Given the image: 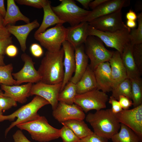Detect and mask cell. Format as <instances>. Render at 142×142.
Returning <instances> with one entry per match:
<instances>
[{"instance_id": "6da1fadb", "label": "cell", "mask_w": 142, "mask_h": 142, "mask_svg": "<svg viewBox=\"0 0 142 142\" xmlns=\"http://www.w3.org/2000/svg\"><path fill=\"white\" fill-rule=\"evenodd\" d=\"M64 57L62 47L57 51L46 52L38 70L42 78L40 82L50 84L62 82L64 74Z\"/></svg>"}, {"instance_id": "7a4b0ae2", "label": "cell", "mask_w": 142, "mask_h": 142, "mask_svg": "<svg viewBox=\"0 0 142 142\" xmlns=\"http://www.w3.org/2000/svg\"><path fill=\"white\" fill-rule=\"evenodd\" d=\"M85 118L93 128L94 133L108 139H111L120 128V123L110 109L90 113Z\"/></svg>"}, {"instance_id": "3957f363", "label": "cell", "mask_w": 142, "mask_h": 142, "mask_svg": "<svg viewBox=\"0 0 142 142\" xmlns=\"http://www.w3.org/2000/svg\"><path fill=\"white\" fill-rule=\"evenodd\" d=\"M21 130L27 131L32 139L40 142H47L60 137V129L50 125L44 116L35 118L16 126Z\"/></svg>"}, {"instance_id": "277c9868", "label": "cell", "mask_w": 142, "mask_h": 142, "mask_svg": "<svg viewBox=\"0 0 142 142\" xmlns=\"http://www.w3.org/2000/svg\"><path fill=\"white\" fill-rule=\"evenodd\" d=\"M49 104V103L45 99L36 95L31 102L22 106L12 114L0 115V122L6 120L12 121L17 118L16 120L12 122L6 129L5 137L11 129L15 126L32 120L39 116L38 111L42 107Z\"/></svg>"}, {"instance_id": "5b68a950", "label": "cell", "mask_w": 142, "mask_h": 142, "mask_svg": "<svg viewBox=\"0 0 142 142\" xmlns=\"http://www.w3.org/2000/svg\"><path fill=\"white\" fill-rule=\"evenodd\" d=\"M131 29L128 27L113 32L101 31L89 25V36L97 37L108 47L114 48L121 55L125 46L130 42Z\"/></svg>"}, {"instance_id": "8992f818", "label": "cell", "mask_w": 142, "mask_h": 142, "mask_svg": "<svg viewBox=\"0 0 142 142\" xmlns=\"http://www.w3.org/2000/svg\"><path fill=\"white\" fill-rule=\"evenodd\" d=\"M59 5L51 7L52 9L62 21L69 23L71 26L78 24L91 11L82 8L78 6L74 1L60 0Z\"/></svg>"}, {"instance_id": "52a82bcc", "label": "cell", "mask_w": 142, "mask_h": 142, "mask_svg": "<svg viewBox=\"0 0 142 142\" xmlns=\"http://www.w3.org/2000/svg\"><path fill=\"white\" fill-rule=\"evenodd\" d=\"M84 44L85 52L90 61L89 65L93 70L100 64L109 62L113 54L114 51L106 48L97 37L89 36Z\"/></svg>"}, {"instance_id": "ba28073f", "label": "cell", "mask_w": 142, "mask_h": 142, "mask_svg": "<svg viewBox=\"0 0 142 142\" xmlns=\"http://www.w3.org/2000/svg\"><path fill=\"white\" fill-rule=\"evenodd\" d=\"M67 28L62 23L56 24L43 32L34 34L35 39L47 51L55 52L60 50L63 42L65 40Z\"/></svg>"}, {"instance_id": "9c48e42d", "label": "cell", "mask_w": 142, "mask_h": 142, "mask_svg": "<svg viewBox=\"0 0 142 142\" xmlns=\"http://www.w3.org/2000/svg\"><path fill=\"white\" fill-rule=\"evenodd\" d=\"M108 99L106 93L97 89L77 94L74 103L80 107L84 112L87 113L91 110L97 111L106 108Z\"/></svg>"}, {"instance_id": "30bf717a", "label": "cell", "mask_w": 142, "mask_h": 142, "mask_svg": "<svg viewBox=\"0 0 142 142\" xmlns=\"http://www.w3.org/2000/svg\"><path fill=\"white\" fill-rule=\"evenodd\" d=\"M121 9L96 19L88 22L89 25L99 31L113 32L127 27L123 22Z\"/></svg>"}, {"instance_id": "8fae6325", "label": "cell", "mask_w": 142, "mask_h": 142, "mask_svg": "<svg viewBox=\"0 0 142 142\" xmlns=\"http://www.w3.org/2000/svg\"><path fill=\"white\" fill-rule=\"evenodd\" d=\"M115 114L119 122L132 129L142 140V104Z\"/></svg>"}, {"instance_id": "7c38bea8", "label": "cell", "mask_w": 142, "mask_h": 142, "mask_svg": "<svg viewBox=\"0 0 142 142\" xmlns=\"http://www.w3.org/2000/svg\"><path fill=\"white\" fill-rule=\"evenodd\" d=\"M21 58L24 63L23 68L19 72L12 74L16 81V85H19L24 83H36L40 82L41 77L35 68V63L32 58L25 53L22 54Z\"/></svg>"}, {"instance_id": "4fadbf2b", "label": "cell", "mask_w": 142, "mask_h": 142, "mask_svg": "<svg viewBox=\"0 0 142 142\" xmlns=\"http://www.w3.org/2000/svg\"><path fill=\"white\" fill-rule=\"evenodd\" d=\"M62 85V82L50 84L39 82L32 84L30 95H38L45 99L51 105L53 110L56 107L58 103V98Z\"/></svg>"}, {"instance_id": "5bb4252c", "label": "cell", "mask_w": 142, "mask_h": 142, "mask_svg": "<svg viewBox=\"0 0 142 142\" xmlns=\"http://www.w3.org/2000/svg\"><path fill=\"white\" fill-rule=\"evenodd\" d=\"M52 115L59 122L77 120H83L85 114L79 106L75 104L72 105L59 102L57 106L53 110Z\"/></svg>"}, {"instance_id": "9a60e30c", "label": "cell", "mask_w": 142, "mask_h": 142, "mask_svg": "<svg viewBox=\"0 0 142 142\" xmlns=\"http://www.w3.org/2000/svg\"><path fill=\"white\" fill-rule=\"evenodd\" d=\"M130 4L129 0H107L98 7L91 11L82 22H89L98 18L121 9Z\"/></svg>"}, {"instance_id": "2e32d148", "label": "cell", "mask_w": 142, "mask_h": 142, "mask_svg": "<svg viewBox=\"0 0 142 142\" xmlns=\"http://www.w3.org/2000/svg\"><path fill=\"white\" fill-rule=\"evenodd\" d=\"M62 46L64 51L63 64L64 74L60 92L70 81L75 69L74 47L70 43L66 40L63 42Z\"/></svg>"}, {"instance_id": "e0dca14e", "label": "cell", "mask_w": 142, "mask_h": 142, "mask_svg": "<svg viewBox=\"0 0 142 142\" xmlns=\"http://www.w3.org/2000/svg\"><path fill=\"white\" fill-rule=\"evenodd\" d=\"M97 89L106 93L113 88L111 69L109 62L99 65L94 70Z\"/></svg>"}, {"instance_id": "ac0fdd59", "label": "cell", "mask_w": 142, "mask_h": 142, "mask_svg": "<svg viewBox=\"0 0 142 142\" xmlns=\"http://www.w3.org/2000/svg\"><path fill=\"white\" fill-rule=\"evenodd\" d=\"M39 26L37 20L35 19L24 25L15 26L8 24L5 27L10 34L16 38L19 43L21 50L24 52L27 49L26 41L28 36L32 30Z\"/></svg>"}, {"instance_id": "d6986e66", "label": "cell", "mask_w": 142, "mask_h": 142, "mask_svg": "<svg viewBox=\"0 0 142 142\" xmlns=\"http://www.w3.org/2000/svg\"><path fill=\"white\" fill-rule=\"evenodd\" d=\"M88 23L82 22L67 28L65 40L70 43L74 48L84 43L88 37Z\"/></svg>"}, {"instance_id": "ffe728a7", "label": "cell", "mask_w": 142, "mask_h": 142, "mask_svg": "<svg viewBox=\"0 0 142 142\" xmlns=\"http://www.w3.org/2000/svg\"><path fill=\"white\" fill-rule=\"evenodd\" d=\"M32 83H28L21 85L7 86L0 84L1 90L4 91L3 96L10 97L17 102L23 104L30 96Z\"/></svg>"}, {"instance_id": "44dd1931", "label": "cell", "mask_w": 142, "mask_h": 142, "mask_svg": "<svg viewBox=\"0 0 142 142\" xmlns=\"http://www.w3.org/2000/svg\"><path fill=\"white\" fill-rule=\"evenodd\" d=\"M109 62L111 69L113 88L128 78L121 54L119 52L114 51Z\"/></svg>"}, {"instance_id": "7402d4cb", "label": "cell", "mask_w": 142, "mask_h": 142, "mask_svg": "<svg viewBox=\"0 0 142 142\" xmlns=\"http://www.w3.org/2000/svg\"><path fill=\"white\" fill-rule=\"evenodd\" d=\"M75 69L70 81L76 84L80 79L88 65V58L85 53L83 44L74 48Z\"/></svg>"}, {"instance_id": "603a6c76", "label": "cell", "mask_w": 142, "mask_h": 142, "mask_svg": "<svg viewBox=\"0 0 142 142\" xmlns=\"http://www.w3.org/2000/svg\"><path fill=\"white\" fill-rule=\"evenodd\" d=\"M133 45L130 42L126 45L121 55L128 78L130 79L140 77L139 72L135 63L132 54Z\"/></svg>"}, {"instance_id": "cb8c5ba5", "label": "cell", "mask_w": 142, "mask_h": 142, "mask_svg": "<svg viewBox=\"0 0 142 142\" xmlns=\"http://www.w3.org/2000/svg\"><path fill=\"white\" fill-rule=\"evenodd\" d=\"M77 94H80L97 89L93 70L89 65L79 80L75 84Z\"/></svg>"}, {"instance_id": "d4e9b609", "label": "cell", "mask_w": 142, "mask_h": 142, "mask_svg": "<svg viewBox=\"0 0 142 142\" xmlns=\"http://www.w3.org/2000/svg\"><path fill=\"white\" fill-rule=\"evenodd\" d=\"M23 21L26 24L30 22L29 18L24 15L20 11L14 0L7 1V9L4 19L3 26L8 24L12 25L17 21Z\"/></svg>"}, {"instance_id": "484cf974", "label": "cell", "mask_w": 142, "mask_h": 142, "mask_svg": "<svg viewBox=\"0 0 142 142\" xmlns=\"http://www.w3.org/2000/svg\"><path fill=\"white\" fill-rule=\"evenodd\" d=\"M50 1L48 0L47 3L43 7L44 12L42 22L39 28L35 32L34 34L43 32L50 26L64 22L61 20L52 9Z\"/></svg>"}, {"instance_id": "4316f807", "label": "cell", "mask_w": 142, "mask_h": 142, "mask_svg": "<svg viewBox=\"0 0 142 142\" xmlns=\"http://www.w3.org/2000/svg\"><path fill=\"white\" fill-rule=\"evenodd\" d=\"M61 123L70 128L80 139L94 133L83 120H71Z\"/></svg>"}, {"instance_id": "83f0119b", "label": "cell", "mask_w": 142, "mask_h": 142, "mask_svg": "<svg viewBox=\"0 0 142 142\" xmlns=\"http://www.w3.org/2000/svg\"><path fill=\"white\" fill-rule=\"evenodd\" d=\"M111 139L113 142H141L142 141L132 129L121 123L119 131Z\"/></svg>"}, {"instance_id": "f1b7e54d", "label": "cell", "mask_w": 142, "mask_h": 142, "mask_svg": "<svg viewBox=\"0 0 142 142\" xmlns=\"http://www.w3.org/2000/svg\"><path fill=\"white\" fill-rule=\"evenodd\" d=\"M77 94L75 84L70 81L59 93L58 101L68 104H73Z\"/></svg>"}, {"instance_id": "f546056e", "label": "cell", "mask_w": 142, "mask_h": 142, "mask_svg": "<svg viewBox=\"0 0 142 142\" xmlns=\"http://www.w3.org/2000/svg\"><path fill=\"white\" fill-rule=\"evenodd\" d=\"M131 80L127 78L112 88L111 96L118 100L120 95L125 96L131 100Z\"/></svg>"}, {"instance_id": "4dcf8cb0", "label": "cell", "mask_w": 142, "mask_h": 142, "mask_svg": "<svg viewBox=\"0 0 142 142\" xmlns=\"http://www.w3.org/2000/svg\"><path fill=\"white\" fill-rule=\"evenodd\" d=\"M130 80L131 99L134 107L142 104V81L140 77Z\"/></svg>"}, {"instance_id": "1f68e13d", "label": "cell", "mask_w": 142, "mask_h": 142, "mask_svg": "<svg viewBox=\"0 0 142 142\" xmlns=\"http://www.w3.org/2000/svg\"><path fill=\"white\" fill-rule=\"evenodd\" d=\"M13 66L12 63L0 66V84L7 86L16 85V82L12 75Z\"/></svg>"}, {"instance_id": "d6a6232c", "label": "cell", "mask_w": 142, "mask_h": 142, "mask_svg": "<svg viewBox=\"0 0 142 142\" xmlns=\"http://www.w3.org/2000/svg\"><path fill=\"white\" fill-rule=\"evenodd\" d=\"M137 17L138 27L131 29L129 33L130 42L133 45L142 43V12Z\"/></svg>"}, {"instance_id": "836d02e7", "label": "cell", "mask_w": 142, "mask_h": 142, "mask_svg": "<svg viewBox=\"0 0 142 142\" xmlns=\"http://www.w3.org/2000/svg\"><path fill=\"white\" fill-rule=\"evenodd\" d=\"M60 136L63 142H78L80 140L70 128L65 126L60 129Z\"/></svg>"}, {"instance_id": "e575fe53", "label": "cell", "mask_w": 142, "mask_h": 142, "mask_svg": "<svg viewBox=\"0 0 142 142\" xmlns=\"http://www.w3.org/2000/svg\"><path fill=\"white\" fill-rule=\"evenodd\" d=\"M132 54L136 65L141 74L142 73V43L133 45Z\"/></svg>"}, {"instance_id": "d590c367", "label": "cell", "mask_w": 142, "mask_h": 142, "mask_svg": "<svg viewBox=\"0 0 142 142\" xmlns=\"http://www.w3.org/2000/svg\"><path fill=\"white\" fill-rule=\"evenodd\" d=\"M18 4L32 7L38 8H43L48 1L47 0H15Z\"/></svg>"}, {"instance_id": "8d00e7d4", "label": "cell", "mask_w": 142, "mask_h": 142, "mask_svg": "<svg viewBox=\"0 0 142 142\" xmlns=\"http://www.w3.org/2000/svg\"><path fill=\"white\" fill-rule=\"evenodd\" d=\"M0 105L3 112L8 110L12 107L17 106V102L13 99L8 97H0Z\"/></svg>"}, {"instance_id": "74e56055", "label": "cell", "mask_w": 142, "mask_h": 142, "mask_svg": "<svg viewBox=\"0 0 142 142\" xmlns=\"http://www.w3.org/2000/svg\"><path fill=\"white\" fill-rule=\"evenodd\" d=\"M108 140L94 133L92 134L80 139L78 142H108Z\"/></svg>"}, {"instance_id": "f35d334b", "label": "cell", "mask_w": 142, "mask_h": 142, "mask_svg": "<svg viewBox=\"0 0 142 142\" xmlns=\"http://www.w3.org/2000/svg\"><path fill=\"white\" fill-rule=\"evenodd\" d=\"M118 100L123 110L128 109L133 105V102L131 100L125 96H119Z\"/></svg>"}, {"instance_id": "ab89813d", "label": "cell", "mask_w": 142, "mask_h": 142, "mask_svg": "<svg viewBox=\"0 0 142 142\" xmlns=\"http://www.w3.org/2000/svg\"><path fill=\"white\" fill-rule=\"evenodd\" d=\"M30 52L34 57L39 58L43 54V51L41 46L37 43L32 44L30 48Z\"/></svg>"}, {"instance_id": "60d3db41", "label": "cell", "mask_w": 142, "mask_h": 142, "mask_svg": "<svg viewBox=\"0 0 142 142\" xmlns=\"http://www.w3.org/2000/svg\"><path fill=\"white\" fill-rule=\"evenodd\" d=\"M12 43V37H11L0 40V55L5 54L6 48Z\"/></svg>"}, {"instance_id": "b9f144b4", "label": "cell", "mask_w": 142, "mask_h": 142, "mask_svg": "<svg viewBox=\"0 0 142 142\" xmlns=\"http://www.w3.org/2000/svg\"><path fill=\"white\" fill-rule=\"evenodd\" d=\"M108 100L109 103L111 105V109L114 113H118L123 110L118 101L112 96L110 97Z\"/></svg>"}, {"instance_id": "7bdbcfd3", "label": "cell", "mask_w": 142, "mask_h": 142, "mask_svg": "<svg viewBox=\"0 0 142 142\" xmlns=\"http://www.w3.org/2000/svg\"><path fill=\"white\" fill-rule=\"evenodd\" d=\"M13 137L14 142H31L20 130H17L13 135Z\"/></svg>"}, {"instance_id": "ee69618b", "label": "cell", "mask_w": 142, "mask_h": 142, "mask_svg": "<svg viewBox=\"0 0 142 142\" xmlns=\"http://www.w3.org/2000/svg\"><path fill=\"white\" fill-rule=\"evenodd\" d=\"M18 50L17 47L14 45L11 44L8 45L6 48L5 54L8 56L13 57L17 55Z\"/></svg>"}, {"instance_id": "f6af8a7d", "label": "cell", "mask_w": 142, "mask_h": 142, "mask_svg": "<svg viewBox=\"0 0 142 142\" xmlns=\"http://www.w3.org/2000/svg\"><path fill=\"white\" fill-rule=\"evenodd\" d=\"M11 35L6 27L0 28V40L9 37Z\"/></svg>"}, {"instance_id": "bcb514c9", "label": "cell", "mask_w": 142, "mask_h": 142, "mask_svg": "<svg viewBox=\"0 0 142 142\" xmlns=\"http://www.w3.org/2000/svg\"><path fill=\"white\" fill-rule=\"evenodd\" d=\"M107 0H95L92 1L90 3L89 7L93 10L98 7Z\"/></svg>"}, {"instance_id": "7dc6e473", "label": "cell", "mask_w": 142, "mask_h": 142, "mask_svg": "<svg viewBox=\"0 0 142 142\" xmlns=\"http://www.w3.org/2000/svg\"><path fill=\"white\" fill-rule=\"evenodd\" d=\"M137 15L133 10L130 9L127 13L126 17L127 20L135 21L137 19Z\"/></svg>"}, {"instance_id": "c3c4849f", "label": "cell", "mask_w": 142, "mask_h": 142, "mask_svg": "<svg viewBox=\"0 0 142 142\" xmlns=\"http://www.w3.org/2000/svg\"><path fill=\"white\" fill-rule=\"evenodd\" d=\"M6 12L4 5V1L0 0V13L4 18Z\"/></svg>"}, {"instance_id": "681fc988", "label": "cell", "mask_w": 142, "mask_h": 142, "mask_svg": "<svg viewBox=\"0 0 142 142\" xmlns=\"http://www.w3.org/2000/svg\"><path fill=\"white\" fill-rule=\"evenodd\" d=\"M77 1L80 3L85 9L89 8L90 3L92 1V0H77Z\"/></svg>"}, {"instance_id": "f907efd6", "label": "cell", "mask_w": 142, "mask_h": 142, "mask_svg": "<svg viewBox=\"0 0 142 142\" xmlns=\"http://www.w3.org/2000/svg\"><path fill=\"white\" fill-rule=\"evenodd\" d=\"M136 24L135 21L127 20L126 25L129 28L132 29L135 28Z\"/></svg>"}, {"instance_id": "816d5d0a", "label": "cell", "mask_w": 142, "mask_h": 142, "mask_svg": "<svg viewBox=\"0 0 142 142\" xmlns=\"http://www.w3.org/2000/svg\"><path fill=\"white\" fill-rule=\"evenodd\" d=\"M136 6V10L137 11H140L142 9V3L141 1H138L137 2Z\"/></svg>"}, {"instance_id": "f5cc1de1", "label": "cell", "mask_w": 142, "mask_h": 142, "mask_svg": "<svg viewBox=\"0 0 142 142\" xmlns=\"http://www.w3.org/2000/svg\"><path fill=\"white\" fill-rule=\"evenodd\" d=\"M4 56L3 55H0V66L5 65L4 62Z\"/></svg>"}, {"instance_id": "db71d44e", "label": "cell", "mask_w": 142, "mask_h": 142, "mask_svg": "<svg viewBox=\"0 0 142 142\" xmlns=\"http://www.w3.org/2000/svg\"><path fill=\"white\" fill-rule=\"evenodd\" d=\"M4 18L0 13V28L3 26Z\"/></svg>"}, {"instance_id": "11a10c76", "label": "cell", "mask_w": 142, "mask_h": 142, "mask_svg": "<svg viewBox=\"0 0 142 142\" xmlns=\"http://www.w3.org/2000/svg\"><path fill=\"white\" fill-rule=\"evenodd\" d=\"M3 111L2 108L0 105V115H3Z\"/></svg>"}, {"instance_id": "9f6ffc18", "label": "cell", "mask_w": 142, "mask_h": 142, "mask_svg": "<svg viewBox=\"0 0 142 142\" xmlns=\"http://www.w3.org/2000/svg\"><path fill=\"white\" fill-rule=\"evenodd\" d=\"M3 93L2 90L0 89V97L3 96Z\"/></svg>"}]
</instances>
